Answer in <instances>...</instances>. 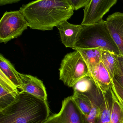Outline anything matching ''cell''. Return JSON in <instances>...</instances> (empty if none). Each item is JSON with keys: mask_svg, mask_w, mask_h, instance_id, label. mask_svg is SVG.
Returning <instances> with one entry per match:
<instances>
[{"mask_svg": "<svg viewBox=\"0 0 123 123\" xmlns=\"http://www.w3.org/2000/svg\"><path fill=\"white\" fill-rule=\"evenodd\" d=\"M19 11L30 28L46 31L52 30L67 21L73 15L74 10L67 0H43L23 5Z\"/></svg>", "mask_w": 123, "mask_h": 123, "instance_id": "1", "label": "cell"}, {"mask_svg": "<svg viewBox=\"0 0 123 123\" xmlns=\"http://www.w3.org/2000/svg\"><path fill=\"white\" fill-rule=\"evenodd\" d=\"M50 113L47 101L20 91L12 103L0 111V123H43Z\"/></svg>", "mask_w": 123, "mask_h": 123, "instance_id": "2", "label": "cell"}, {"mask_svg": "<svg viewBox=\"0 0 123 123\" xmlns=\"http://www.w3.org/2000/svg\"><path fill=\"white\" fill-rule=\"evenodd\" d=\"M81 25L82 28L74 48L101 49L114 54L121 55L105 21L94 25Z\"/></svg>", "mask_w": 123, "mask_h": 123, "instance_id": "3", "label": "cell"}, {"mask_svg": "<svg viewBox=\"0 0 123 123\" xmlns=\"http://www.w3.org/2000/svg\"><path fill=\"white\" fill-rule=\"evenodd\" d=\"M59 70L60 80L69 87H73L80 80L90 75L82 57L75 50L65 56Z\"/></svg>", "mask_w": 123, "mask_h": 123, "instance_id": "4", "label": "cell"}, {"mask_svg": "<svg viewBox=\"0 0 123 123\" xmlns=\"http://www.w3.org/2000/svg\"><path fill=\"white\" fill-rule=\"evenodd\" d=\"M29 27L20 11L6 12L0 21V42L6 43L19 37Z\"/></svg>", "mask_w": 123, "mask_h": 123, "instance_id": "5", "label": "cell"}, {"mask_svg": "<svg viewBox=\"0 0 123 123\" xmlns=\"http://www.w3.org/2000/svg\"><path fill=\"white\" fill-rule=\"evenodd\" d=\"M43 123H86L85 117L70 96L62 100L60 111L49 116Z\"/></svg>", "mask_w": 123, "mask_h": 123, "instance_id": "6", "label": "cell"}, {"mask_svg": "<svg viewBox=\"0 0 123 123\" xmlns=\"http://www.w3.org/2000/svg\"><path fill=\"white\" fill-rule=\"evenodd\" d=\"M117 0H90L84 8L81 25H94L104 21V16L117 3Z\"/></svg>", "mask_w": 123, "mask_h": 123, "instance_id": "7", "label": "cell"}, {"mask_svg": "<svg viewBox=\"0 0 123 123\" xmlns=\"http://www.w3.org/2000/svg\"><path fill=\"white\" fill-rule=\"evenodd\" d=\"M21 85L18 87L20 92H25L37 98L47 101V94L46 87L41 80L31 75L19 73Z\"/></svg>", "mask_w": 123, "mask_h": 123, "instance_id": "8", "label": "cell"}, {"mask_svg": "<svg viewBox=\"0 0 123 123\" xmlns=\"http://www.w3.org/2000/svg\"><path fill=\"white\" fill-rule=\"evenodd\" d=\"M105 21L120 54L123 56V12H116L109 16Z\"/></svg>", "mask_w": 123, "mask_h": 123, "instance_id": "9", "label": "cell"}, {"mask_svg": "<svg viewBox=\"0 0 123 123\" xmlns=\"http://www.w3.org/2000/svg\"><path fill=\"white\" fill-rule=\"evenodd\" d=\"M19 93L18 88L0 70V111L12 103Z\"/></svg>", "mask_w": 123, "mask_h": 123, "instance_id": "10", "label": "cell"}, {"mask_svg": "<svg viewBox=\"0 0 123 123\" xmlns=\"http://www.w3.org/2000/svg\"><path fill=\"white\" fill-rule=\"evenodd\" d=\"M62 43L66 47H74L82 28L81 25H74L67 21L57 26Z\"/></svg>", "mask_w": 123, "mask_h": 123, "instance_id": "11", "label": "cell"}, {"mask_svg": "<svg viewBox=\"0 0 123 123\" xmlns=\"http://www.w3.org/2000/svg\"><path fill=\"white\" fill-rule=\"evenodd\" d=\"M86 93L88 95L92 104L90 112L85 118L86 123H96L103 100V93L95 85L90 92Z\"/></svg>", "mask_w": 123, "mask_h": 123, "instance_id": "12", "label": "cell"}, {"mask_svg": "<svg viewBox=\"0 0 123 123\" xmlns=\"http://www.w3.org/2000/svg\"><path fill=\"white\" fill-rule=\"evenodd\" d=\"M90 75L94 81L96 86L102 93L106 92L111 88L112 78L102 62H101L98 67L91 73Z\"/></svg>", "mask_w": 123, "mask_h": 123, "instance_id": "13", "label": "cell"}, {"mask_svg": "<svg viewBox=\"0 0 123 123\" xmlns=\"http://www.w3.org/2000/svg\"><path fill=\"white\" fill-rule=\"evenodd\" d=\"M73 49L80 54L87 66L90 74L93 72L100 64L103 50L101 49Z\"/></svg>", "mask_w": 123, "mask_h": 123, "instance_id": "14", "label": "cell"}, {"mask_svg": "<svg viewBox=\"0 0 123 123\" xmlns=\"http://www.w3.org/2000/svg\"><path fill=\"white\" fill-rule=\"evenodd\" d=\"M0 70L18 88L21 85V80L19 72L15 69L14 66L9 60L6 59L2 55H0Z\"/></svg>", "mask_w": 123, "mask_h": 123, "instance_id": "15", "label": "cell"}, {"mask_svg": "<svg viewBox=\"0 0 123 123\" xmlns=\"http://www.w3.org/2000/svg\"><path fill=\"white\" fill-rule=\"evenodd\" d=\"M103 93V100L101 107L99 116L96 123H110L112 104L111 88L108 92Z\"/></svg>", "mask_w": 123, "mask_h": 123, "instance_id": "16", "label": "cell"}, {"mask_svg": "<svg viewBox=\"0 0 123 123\" xmlns=\"http://www.w3.org/2000/svg\"><path fill=\"white\" fill-rule=\"evenodd\" d=\"M72 98L86 118L87 117L92 108L90 98L86 93L74 91Z\"/></svg>", "mask_w": 123, "mask_h": 123, "instance_id": "17", "label": "cell"}, {"mask_svg": "<svg viewBox=\"0 0 123 123\" xmlns=\"http://www.w3.org/2000/svg\"><path fill=\"white\" fill-rule=\"evenodd\" d=\"M117 55L107 50H102L101 62L108 72L112 79L118 62Z\"/></svg>", "mask_w": 123, "mask_h": 123, "instance_id": "18", "label": "cell"}, {"mask_svg": "<svg viewBox=\"0 0 123 123\" xmlns=\"http://www.w3.org/2000/svg\"><path fill=\"white\" fill-rule=\"evenodd\" d=\"M112 104L110 123H123V106L119 102L111 88Z\"/></svg>", "mask_w": 123, "mask_h": 123, "instance_id": "19", "label": "cell"}, {"mask_svg": "<svg viewBox=\"0 0 123 123\" xmlns=\"http://www.w3.org/2000/svg\"><path fill=\"white\" fill-rule=\"evenodd\" d=\"M95 85L94 81L89 75L80 80L73 88L74 91L86 93L90 92Z\"/></svg>", "mask_w": 123, "mask_h": 123, "instance_id": "20", "label": "cell"}, {"mask_svg": "<svg viewBox=\"0 0 123 123\" xmlns=\"http://www.w3.org/2000/svg\"><path fill=\"white\" fill-rule=\"evenodd\" d=\"M111 88L119 102L123 106V89L113 79Z\"/></svg>", "mask_w": 123, "mask_h": 123, "instance_id": "21", "label": "cell"}, {"mask_svg": "<svg viewBox=\"0 0 123 123\" xmlns=\"http://www.w3.org/2000/svg\"><path fill=\"white\" fill-rule=\"evenodd\" d=\"M113 79L115 80L123 89V67L118 60Z\"/></svg>", "mask_w": 123, "mask_h": 123, "instance_id": "22", "label": "cell"}, {"mask_svg": "<svg viewBox=\"0 0 123 123\" xmlns=\"http://www.w3.org/2000/svg\"><path fill=\"white\" fill-rule=\"evenodd\" d=\"M70 5L72 6L74 10H77L81 8L85 7L90 0H67Z\"/></svg>", "mask_w": 123, "mask_h": 123, "instance_id": "23", "label": "cell"}, {"mask_svg": "<svg viewBox=\"0 0 123 123\" xmlns=\"http://www.w3.org/2000/svg\"><path fill=\"white\" fill-rule=\"evenodd\" d=\"M20 1V0H0V5L2 6L8 5V4L16 3Z\"/></svg>", "mask_w": 123, "mask_h": 123, "instance_id": "24", "label": "cell"}, {"mask_svg": "<svg viewBox=\"0 0 123 123\" xmlns=\"http://www.w3.org/2000/svg\"><path fill=\"white\" fill-rule=\"evenodd\" d=\"M117 59L123 67V56L121 55H117Z\"/></svg>", "mask_w": 123, "mask_h": 123, "instance_id": "25", "label": "cell"}]
</instances>
